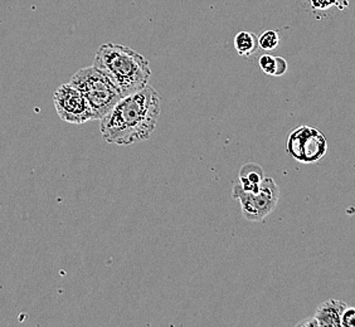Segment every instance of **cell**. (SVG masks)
Wrapping results in <instances>:
<instances>
[{"label":"cell","mask_w":355,"mask_h":327,"mask_svg":"<svg viewBox=\"0 0 355 327\" xmlns=\"http://www.w3.org/2000/svg\"><path fill=\"white\" fill-rule=\"evenodd\" d=\"M162 114V100L149 85L123 97L103 117L100 131L106 143L132 145L145 141L157 129Z\"/></svg>","instance_id":"6da1fadb"},{"label":"cell","mask_w":355,"mask_h":327,"mask_svg":"<svg viewBox=\"0 0 355 327\" xmlns=\"http://www.w3.org/2000/svg\"><path fill=\"white\" fill-rule=\"evenodd\" d=\"M92 66L112 78L123 97L144 89L150 80L149 61L123 44H103L96 52Z\"/></svg>","instance_id":"7a4b0ae2"},{"label":"cell","mask_w":355,"mask_h":327,"mask_svg":"<svg viewBox=\"0 0 355 327\" xmlns=\"http://www.w3.org/2000/svg\"><path fill=\"white\" fill-rule=\"evenodd\" d=\"M69 83L73 85L86 98L94 120H103L123 98L116 83L95 66L77 71Z\"/></svg>","instance_id":"3957f363"},{"label":"cell","mask_w":355,"mask_h":327,"mask_svg":"<svg viewBox=\"0 0 355 327\" xmlns=\"http://www.w3.org/2000/svg\"><path fill=\"white\" fill-rule=\"evenodd\" d=\"M232 197L239 200L245 219L248 222L259 223L265 220L277 206L280 188L272 177H265L259 191L252 193L243 191L237 180L233 184Z\"/></svg>","instance_id":"277c9868"},{"label":"cell","mask_w":355,"mask_h":327,"mask_svg":"<svg viewBox=\"0 0 355 327\" xmlns=\"http://www.w3.org/2000/svg\"><path fill=\"white\" fill-rule=\"evenodd\" d=\"M286 151L299 163H318L328 151V141L321 131L304 125L295 129L287 137Z\"/></svg>","instance_id":"5b68a950"},{"label":"cell","mask_w":355,"mask_h":327,"mask_svg":"<svg viewBox=\"0 0 355 327\" xmlns=\"http://www.w3.org/2000/svg\"><path fill=\"white\" fill-rule=\"evenodd\" d=\"M53 103L58 116L66 123L83 125L94 120L92 111L83 94L73 85H61L53 94Z\"/></svg>","instance_id":"8992f818"},{"label":"cell","mask_w":355,"mask_h":327,"mask_svg":"<svg viewBox=\"0 0 355 327\" xmlns=\"http://www.w3.org/2000/svg\"><path fill=\"white\" fill-rule=\"evenodd\" d=\"M347 303L340 300L325 301L320 303L315 311L313 320L316 327H339L342 326V317Z\"/></svg>","instance_id":"52a82bcc"},{"label":"cell","mask_w":355,"mask_h":327,"mask_svg":"<svg viewBox=\"0 0 355 327\" xmlns=\"http://www.w3.org/2000/svg\"><path fill=\"white\" fill-rule=\"evenodd\" d=\"M265 177V173L259 164H245L239 170V183L243 191L256 193L260 189Z\"/></svg>","instance_id":"ba28073f"},{"label":"cell","mask_w":355,"mask_h":327,"mask_svg":"<svg viewBox=\"0 0 355 327\" xmlns=\"http://www.w3.org/2000/svg\"><path fill=\"white\" fill-rule=\"evenodd\" d=\"M259 47V37L252 32L242 30L234 37V48L242 57L252 55Z\"/></svg>","instance_id":"9c48e42d"},{"label":"cell","mask_w":355,"mask_h":327,"mask_svg":"<svg viewBox=\"0 0 355 327\" xmlns=\"http://www.w3.org/2000/svg\"><path fill=\"white\" fill-rule=\"evenodd\" d=\"M280 44V35L276 30H266L259 37V46L263 51H275Z\"/></svg>","instance_id":"30bf717a"},{"label":"cell","mask_w":355,"mask_h":327,"mask_svg":"<svg viewBox=\"0 0 355 327\" xmlns=\"http://www.w3.org/2000/svg\"><path fill=\"white\" fill-rule=\"evenodd\" d=\"M259 66L266 75L275 77L276 67H277V57L265 53V55H261L260 60H259Z\"/></svg>","instance_id":"8fae6325"},{"label":"cell","mask_w":355,"mask_h":327,"mask_svg":"<svg viewBox=\"0 0 355 327\" xmlns=\"http://www.w3.org/2000/svg\"><path fill=\"white\" fill-rule=\"evenodd\" d=\"M342 326L355 327V307H347L342 317Z\"/></svg>","instance_id":"7c38bea8"},{"label":"cell","mask_w":355,"mask_h":327,"mask_svg":"<svg viewBox=\"0 0 355 327\" xmlns=\"http://www.w3.org/2000/svg\"><path fill=\"white\" fill-rule=\"evenodd\" d=\"M339 4V0H311V6L318 10H327Z\"/></svg>","instance_id":"4fadbf2b"},{"label":"cell","mask_w":355,"mask_h":327,"mask_svg":"<svg viewBox=\"0 0 355 327\" xmlns=\"http://www.w3.org/2000/svg\"><path fill=\"white\" fill-rule=\"evenodd\" d=\"M288 69V64H287L286 60L282 58V57H277V67H276V75L275 77H281V76L285 75Z\"/></svg>","instance_id":"5bb4252c"},{"label":"cell","mask_w":355,"mask_h":327,"mask_svg":"<svg viewBox=\"0 0 355 327\" xmlns=\"http://www.w3.org/2000/svg\"><path fill=\"white\" fill-rule=\"evenodd\" d=\"M0 211H1V203H0Z\"/></svg>","instance_id":"9a60e30c"}]
</instances>
